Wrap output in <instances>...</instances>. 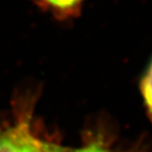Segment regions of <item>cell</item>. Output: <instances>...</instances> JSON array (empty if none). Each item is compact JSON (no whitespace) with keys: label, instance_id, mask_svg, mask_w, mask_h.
Instances as JSON below:
<instances>
[{"label":"cell","instance_id":"3957f363","mask_svg":"<svg viewBox=\"0 0 152 152\" xmlns=\"http://www.w3.org/2000/svg\"><path fill=\"white\" fill-rule=\"evenodd\" d=\"M142 93L148 111L152 113V61L142 78Z\"/></svg>","mask_w":152,"mask_h":152},{"label":"cell","instance_id":"7a4b0ae2","mask_svg":"<svg viewBox=\"0 0 152 152\" xmlns=\"http://www.w3.org/2000/svg\"><path fill=\"white\" fill-rule=\"evenodd\" d=\"M39 2L59 16H69L80 9L83 0H39Z\"/></svg>","mask_w":152,"mask_h":152},{"label":"cell","instance_id":"277c9868","mask_svg":"<svg viewBox=\"0 0 152 152\" xmlns=\"http://www.w3.org/2000/svg\"><path fill=\"white\" fill-rule=\"evenodd\" d=\"M43 152H68L64 151L60 148L55 147V146L51 145H43ZM70 152H110L107 149H104L102 146L98 145V144H90L87 147H83L81 149L75 150V151H70Z\"/></svg>","mask_w":152,"mask_h":152},{"label":"cell","instance_id":"6da1fadb","mask_svg":"<svg viewBox=\"0 0 152 152\" xmlns=\"http://www.w3.org/2000/svg\"><path fill=\"white\" fill-rule=\"evenodd\" d=\"M40 146L26 128L0 131V152H36Z\"/></svg>","mask_w":152,"mask_h":152},{"label":"cell","instance_id":"5b68a950","mask_svg":"<svg viewBox=\"0 0 152 152\" xmlns=\"http://www.w3.org/2000/svg\"><path fill=\"white\" fill-rule=\"evenodd\" d=\"M36 152H43V144H41V146H40V148L37 150Z\"/></svg>","mask_w":152,"mask_h":152}]
</instances>
